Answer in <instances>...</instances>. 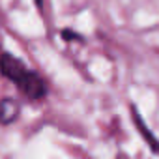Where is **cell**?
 I'll list each match as a JSON object with an SVG mask.
<instances>
[{
    "label": "cell",
    "mask_w": 159,
    "mask_h": 159,
    "mask_svg": "<svg viewBox=\"0 0 159 159\" xmlns=\"http://www.w3.org/2000/svg\"><path fill=\"white\" fill-rule=\"evenodd\" d=\"M0 73L11 81L28 99H41L47 94V84L43 79L10 52L0 54Z\"/></svg>",
    "instance_id": "obj_1"
},
{
    "label": "cell",
    "mask_w": 159,
    "mask_h": 159,
    "mask_svg": "<svg viewBox=\"0 0 159 159\" xmlns=\"http://www.w3.org/2000/svg\"><path fill=\"white\" fill-rule=\"evenodd\" d=\"M17 116H19V103L15 99H11V98L0 99V124L2 125L11 124Z\"/></svg>",
    "instance_id": "obj_3"
},
{
    "label": "cell",
    "mask_w": 159,
    "mask_h": 159,
    "mask_svg": "<svg viewBox=\"0 0 159 159\" xmlns=\"http://www.w3.org/2000/svg\"><path fill=\"white\" fill-rule=\"evenodd\" d=\"M36 2H38V4H39V6H41V2H43V0H36Z\"/></svg>",
    "instance_id": "obj_4"
},
{
    "label": "cell",
    "mask_w": 159,
    "mask_h": 159,
    "mask_svg": "<svg viewBox=\"0 0 159 159\" xmlns=\"http://www.w3.org/2000/svg\"><path fill=\"white\" fill-rule=\"evenodd\" d=\"M131 116H133V122H135V125H137V129H139V133L142 135V139L146 140V144L152 148V152H155V153H159V139L148 129V125L144 124V120H142V116L139 114V111L135 109V107H131Z\"/></svg>",
    "instance_id": "obj_2"
}]
</instances>
